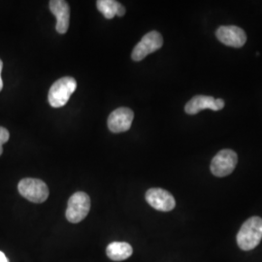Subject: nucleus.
<instances>
[{
  "label": "nucleus",
  "instance_id": "1",
  "mask_svg": "<svg viewBox=\"0 0 262 262\" xmlns=\"http://www.w3.org/2000/svg\"><path fill=\"white\" fill-rule=\"evenodd\" d=\"M262 240V219L252 216L241 226L237 234V244L243 251H251Z\"/></svg>",
  "mask_w": 262,
  "mask_h": 262
},
{
  "label": "nucleus",
  "instance_id": "2",
  "mask_svg": "<svg viewBox=\"0 0 262 262\" xmlns=\"http://www.w3.org/2000/svg\"><path fill=\"white\" fill-rule=\"evenodd\" d=\"M77 89V82L72 77H62L51 86L49 91V103L54 108H59L66 105L70 96Z\"/></svg>",
  "mask_w": 262,
  "mask_h": 262
},
{
  "label": "nucleus",
  "instance_id": "3",
  "mask_svg": "<svg viewBox=\"0 0 262 262\" xmlns=\"http://www.w3.org/2000/svg\"><path fill=\"white\" fill-rule=\"evenodd\" d=\"M91 210L90 196L83 191L74 193L68 200L66 216L68 222L78 224L85 219Z\"/></svg>",
  "mask_w": 262,
  "mask_h": 262
},
{
  "label": "nucleus",
  "instance_id": "4",
  "mask_svg": "<svg viewBox=\"0 0 262 262\" xmlns=\"http://www.w3.org/2000/svg\"><path fill=\"white\" fill-rule=\"evenodd\" d=\"M20 195L33 203H43L49 197L47 185L39 179H23L18 185Z\"/></svg>",
  "mask_w": 262,
  "mask_h": 262
},
{
  "label": "nucleus",
  "instance_id": "5",
  "mask_svg": "<svg viewBox=\"0 0 262 262\" xmlns=\"http://www.w3.org/2000/svg\"><path fill=\"white\" fill-rule=\"evenodd\" d=\"M238 162V156L232 150L219 151L211 162V172L216 177H225L234 171Z\"/></svg>",
  "mask_w": 262,
  "mask_h": 262
},
{
  "label": "nucleus",
  "instance_id": "6",
  "mask_svg": "<svg viewBox=\"0 0 262 262\" xmlns=\"http://www.w3.org/2000/svg\"><path fill=\"white\" fill-rule=\"evenodd\" d=\"M163 45V38L158 31H150L144 35L134 47L131 57L135 61H141L151 53H155Z\"/></svg>",
  "mask_w": 262,
  "mask_h": 262
},
{
  "label": "nucleus",
  "instance_id": "7",
  "mask_svg": "<svg viewBox=\"0 0 262 262\" xmlns=\"http://www.w3.org/2000/svg\"><path fill=\"white\" fill-rule=\"evenodd\" d=\"M225 107V100L222 98H214L213 96L196 95L187 102L185 111L188 115H196L205 109L220 111Z\"/></svg>",
  "mask_w": 262,
  "mask_h": 262
},
{
  "label": "nucleus",
  "instance_id": "8",
  "mask_svg": "<svg viewBox=\"0 0 262 262\" xmlns=\"http://www.w3.org/2000/svg\"><path fill=\"white\" fill-rule=\"evenodd\" d=\"M146 200L154 209L161 212L172 211L176 206L173 195L162 188H150L146 192Z\"/></svg>",
  "mask_w": 262,
  "mask_h": 262
},
{
  "label": "nucleus",
  "instance_id": "9",
  "mask_svg": "<svg viewBox=\"0 0 262 262\" xmlns=\"http://www.w3.org/2000/svg\"><path fill=\"white\" fill-rule=\"evenodd\" d=\"M216 38L226 46L243 47L247 42V35L242 28L235 26H223L215 31Z\"/></svg>",
  "mask_w": 262,
  "mask_h": 262
},
{
  "label": "nucleus",
  "instance_id": "10",
  "mask_svg": "<svg viewBox=\"0 0 262 262\" xmlns=\"http://www.w3.org/2000/svg\"><path fill=\"white\" fill-rule=\"evenodd\" d=\"M134 119L133 111L126 108L121 107L113 111L108 118V127L114 133H121L127 131L131 127Z\"/></svg>",
  "mask_w": 262,
  "mask_h": 262
},
{
  "label": "nucleus",
  "instance_id": "11",
  "mask_svg": "<svg viewBox=\"0 0 262 262\" xmlns=\"http://www.w3.org/2000/svg\"><path fill=\"white\" fill-rule=\"evenodd\" d=\"M50 9L56 18V31L59 34L67 32L70 23V7L63 0L50 1Z\"/></svg>",
  "mask_w": 262,
  "mask_h": 262
},
{
  "label": "nucleus",
  "instance_id": "12",
  "mask_svg": "<svg viewBox=\"0 0 262 262\" xmlns=\"http://www.w3.org/2000/svg\"><path fill=\"white\" fill-rule=\"evenodd\" d=\"M132 247L124 242H113L107 247L106 253L110 259L114 261H122L130 257L132 254Z\"/></svg>",
  "mask_w": 262,
  "mask_h": 262
},
{
  "label": "nucleus",
  "instance_id": "13",
  "mask_svg": "<svg viewBox=\"0 0 262 262\" xmlns=\"http://www.w3.org/2000/svg\"><path fill=\"white\" fill-rule=\"evenodd\" d=\"M122 4L115 0H98L96 2V7L99 10L104 17L107 19H111L117 16L118 10Z\"/></svg>",
  "mask_w": 262,
  "mask_h": 262
},
{
  "label": "nucleus",
  "instance_id": "14",
  "mask_svg": "<svg viewBox=\"0 0 262 262\" xmlns=\"http://www.w3.org/2000/svg\"><path fill=\"white\" fill-rule=\"evenodd\" d=\"M9 131L7 130L6 128L0 126V156H1L2 152H3V149H2L3 144H5L7 141L9 140Z\"/></svg>",
  "mask_w": 262,
  "mask_h": 262
},
{
  "label": "nucleus",
  "instance_id": "15",
  "mask_svg": "<svg viewBox=\"0 0 262 262\" xmlns=\"http://www.w3.org/2000/svg\"><path fill=\"white\" fill-rule=\"evenodd\" d=\"M2 68H3V62H2V60L0 59V92H1L2 89H3V81H2V78H1Z\"/></svg>",
  "mask_w": 262,
  "mask_h": 262
},
{
  "label": "nucleus",
  "instance_id": "16",
  "mask_svg": "<svg viewBox=\"0 0 262 262\" xmlns=\"http://www.w3.org/2000/svg\"><path fill=\"white\" fill-rule=\"evenodd\" d=\"M0 262H9L8 258L6 257V255L2 252H0Z\"/></svg>",
  "mask_w": 262,
  "mask_h": 262
}]
</instances>
